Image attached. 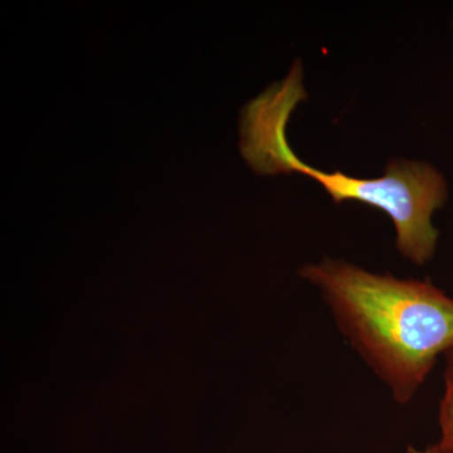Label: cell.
<instances>
[{
	"instance_id": "obj_1",
	"label": "cell",
	"mask_w": 453,
	"mask_h": 453,
	"mask_svg": "<svg viewBox=\"0 0 453 453\" xmlns=\"http://www.w3.org/2000/svg\"><path fill=\"white\" fill-rule=\"evenodd\" d=\"M339 332L398 404L412 402L453 348V297L431 280L399 279L323 258L301 267Z\"/></svg>"
},
{
	"instance_id": "obj_2",
	"label": "cell",
	"mask_w": 453,
	"mask_h": 453,
	"mask_svg": "<svg viewBox=\"0 0 453 453\" xmlns=\"http://www.w3.org/2000/svg\"><path fill=\"white\" fill-rule=\"evenodd\" d=\"M281 172L314 179L335 203L359 202L383 211L395 223L396 250L404 258L425 265L434 257L440 234L432 216L449 198L446 179L434 166L398 159L380 178H356L312 168L290 151L282 160Z\"/></svg>"
},
{
	"instance_id": "obj_3",
	"label": "cell",
	"mask_w": 453,
	"mask_h": 453,
	"mask_svg": "<svg viewBox=\"0 0 453 453\" xmlns=\"http://www.w3.org/2000/svg\"><path fill=\"white\" fill-rule=\"evenodd\" d=\"M445 393L438 411L440 441L432 447L434 453H453V348L445 354Z\"/></svg>"
}]
</instances>
